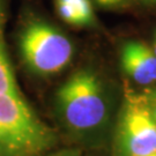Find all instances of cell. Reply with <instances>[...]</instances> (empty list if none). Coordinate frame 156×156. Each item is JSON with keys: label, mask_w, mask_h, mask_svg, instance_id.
I'll use <instances>...</instances> for the list:
<instances>
[{"label": "cell", "mask_w": 156, "mask_h": 156, "mask_svg": "<svg viewBox=\"0 0 156 156\" xmlns=\"http://www.w3.org/2000/svg\"><path fill=\"white\" fill-rule=\"evenodd\" d=\"M146 2H148V4H156V0H144Z\"/></svg>", "instance_id": "obj_15"}, {"label": "cell", "mask_w": 156, "mask_h": 156, "mask_svg": "<svg viewBox=\"0 0 156 156\" xmlns=\"http://www.w3.org/2000/svg\"><path fill=\"white\" fill-rule=\"evenodd\" d=\"M56 105L62 123L76 133L100 128L108 117V101L103 83L91 69H79L59 87Z\"/></svg>", "instance_id": "obj_2"}, {"label": "cell", "mask_w": 156, "mask_h": 156, "mask_svg": "<svg viewBox=\"0 0 156 156\" xmlns=\"http://www.w3.org/2000/svg\"><path fill=\"white\" fill-rule=\"evenodd\" d=\"M147 97H148V98H151V100H156V88L153 90V91H151Z\"/></svg>", "instance_id": "obj_12"}, {"label": "cell", "mask_w": 156, "mask_h": 156, "mask_svg": "<svg viewBox=\"0 0 156 156\" xmlns=\"http://www.w3.org/2000/svg\"><path fill=\"white\" fill-rule=\"evenodd\" d=\"M19 46L27 68L43 78L64 71L74 55L72 42L66 35L42 20L30 21L23 27Z\"/></svg>", "instance_id": "obj_3"}, {"label": "cell", "mask_w": 156, "mask_h": 156, "mask_svg": "<svg viewBox=\"0 0 156 156\" xmlns=\"http://www.w3.org/2000/svg\"><path fill=\"white\" fill-rule=\"evenodd\" d=\"M69 4H72V6L75 8V11L78 12L83 26L93 24L95 20V15L90 0H73Z\"/></svg>", "instance_id": "obj_7"}, {"label": "cell", "mask_w": 156, "mask_h": 156, "mask_svg": "<svg viewBox=\"0 0 156 156\" xmlns=\"http://www.w3.org/2000/svg\"><path fill=\"white\" fill-rule=\"evenodd\" d=\"M57 134L35 113L22 94L0 93V156H41Z\"/></svg>", "instance_id": "obj_1"}, {"label": "cell", "mask_w": 156, "mask_h": 156, "mask_svg": "<svg viewBox=\"0 0 156 156\" xmlns=\"http://www.w3.org/2000/svg\"><path fill=\"white\" fill-rule=\"evenodd\" d=\"M41 156H81V151L79 149H62V151H53L49 154H43Z\"/></svg>", "instance_id": "obj_9"}, {"label": "cell", "mask_w": 156, "mask_h": 156, "mask_svg": "<svg viewBox=\"0 0 156 156\" xmlns=\"http://www.w3.org/2000/svg\"><path fill=\"white\" fill-rule=\"evenodd\" d=\"M96 2L102 7H116L123 4L124 0H96Z\"/></svg>", "instance_id": "obj_10"}, {"label": "cell", "mask_w": 156, "mask_h": 156, "mask_svg": "<svg viewBox=\"0 0 156 156\" xmlns=\"http://www.w3.org/2000/svg\"><path fill=\"white\" fill-rule=\"evenodd\" d=\"M123 71L139 84H151L156 81V56L145 43L128 41L120 51Z\"/></svg>", "instance_id": "obj_5"}, {"label": "cell", "mask_w": 156, "mask_h": 156, "mask_svg": "<svg viewBox=\"0 0 156 156\" xmlns=\"http://www.w3.org/2000/svg\"><path fill=\"white\" fill-rule=\"evenodd\" d=\"M147 156H156V151H154V153H151V154H149V155Z\"/></svg>", "instance_id": "obj_16"}, {"label": "cell", "mask_w": 156, "mask_h": 156, "mask_svg": "<svg viewBox=\"0 0 156 156\" xmlns=\"http://www.w3.org/2000/svg\"><path fill=\"white\" fill-rule=\"evenodd\" d=\"M56 6L59 16L62 17L65 22H67L68 24H72V26H79V27L83 26V23L79 16L78 12L75 11V8L72 6V4L56 2Z\"/></svg>", "instance_id": "obj_8"}, {"label": "cell", "mask_w": 156, "mask_h": 156, "mask_svg": "<svg viewBox=\"0 0 156 156\" xmlns=\"http://www.w3.org/2000/svg\"><path fill=\"white\" fill-rule=\"evenodd\" d=\"M151 50H153L154 55L156 56V30H155V34H154V41H153V48H151Z\"/></svg>", "instance_id": "obj_13"}, {"label": "cell", "mask_w": 156, "mask_h": 156, "mask_svg": "<svg viewBox=\"0 0 156 156\" xmlns=\"http://www.w3.org/2000/svg\"><path fill=\"white\" fill-rule=\"evenodd\" d=\"M73 0H56V2H62V4H69Z\"/></svg>", "instance_id": "obj_14"}, {"label": "cell", "mask_w": 156, "mask_h": 156, "mask_svg": "<svg viewBox=\"0 0 156 156\" xmlns=\"http://www.w3.org/2000/svg\"><path fill=\"white\" fill-rule=\"evenodd\" d=\"M147 96V95H146ZM149 102H151V113H153V117L156 120V100H151L148 98Z\"/></svg>", "instance_id": "obj_11"}, {"label": "cell", "mask_w": 156, "mask_h": 156, "mask_svg": "<svg viewBox=\"0 0 156 156\" xmlns=\"http://www.w3.org/2000/svg\"><path fill=\"white\" fill-rule=\"evenodd\" d=\"M117 144L122 156H147L156 151V120L147 96L126 91Z\"/></svg>", "instance_id": "obj_4"}, {"label": "cell", "mask_w": 156, "mask_h": 156, "mask_svg": "<svg viewBox=\"0 0 156 156\" xmlns=\"http://www.w3.org/2000/svg\"><path fill=\"white\" fill-rule=\"evenodd\" d=\"M7 22V0H0V93L21 94L8 57L5 41V27Z\"/></svg>", "instance_id": "obj_6"}]
</instances>
